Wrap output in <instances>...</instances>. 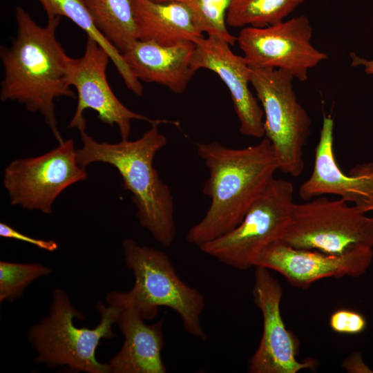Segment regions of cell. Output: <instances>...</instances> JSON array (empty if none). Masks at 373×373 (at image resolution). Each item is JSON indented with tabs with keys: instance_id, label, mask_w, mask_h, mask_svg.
<instances>
[{
	"instance_id": "obj_1",
	"label": "cell",
	"mask_w": 373,
	"mask_h": 373,
	"mask_svg": "<svg viewBox=\"0 0 373 373\" xmlns=\"http://www.w3.org/2000/svg\"><path fill=\"white\" fill-rule=\"evenodd\" d=\"M17 35L12 45L1 47L4 70L0 99L17 101L30 112L43 117L59 144L62 139L57 127L55 102L61 97L75 98L68 80V56L57 40L61 17H48L39 25L22 7L15 10Z\"/></svg>"
},
{
	"instance_id": "obj_2",
	"label": "cell",
	"mask_w": 373,
	"mask_h": 373,
	"mask_svg": "<svg viewBox=\"0 0 373 373\" xmlns=\"http://www.w3.org/2000/svg\"><path fill=\"white\" fill-rule=\"evenodd\" d=\"M197 154L209 171L202 193L210 205L204 217L187 232L186 240L198 247L233 229L279 170L270 141L230 148L218 142L196 144Z\"/></svg>"
},
{
	"instance_id": "obj_3",
	"label": "cell",
	"mask_w": 373,
	"mask_h": 373,
	"mask_svg": "<svg viewBox=\"0 0 373 373\" xmlns=\"http://www.w3.org/2000/svg\"><path fill=\"white\" fill-rule=\"evenodd\" d=\"M160 124H152L137 140L117 143L99 142L86 130L79 131L83 145L76 151V158L84 168L97 162L114 166L124 189L132 193L140 226L162 246L169 247L176 233L173 198L153 165L155 155L167 144V138L159 131Z\"/></svg>"
},
{
	"instance_id": "obj_4",
	"label": "cell",
	"mask_w": 373,
	"mask_h": 373,
	"mask_svg": "<svg viewBox=\"0 0 373 373\" xmlns=\"http://www.w3.org/2000/svg\"><path fill=\"white\" fill-rule=\"evenodd\" d=\"M122 247L126 265L133 273L134 285L127 292H109L107 303L131 306L145 320L154 318L159 307H168L179 315L187 333L205 341L200 318L204 296L180 278L169 255L131 238L123 241Z\"/></svg>"
},
{
	"instance_id": "obj_5",
	"label": "cell",
	"mask_w": 373,
	"mask_h": 373,
	"mask_svg": "<svg viewBox=\"0 0 373 373\" xmlns=\"http://www.w3.org/2000/svg\"><path fill=\"white\" fill-rule=\"evenodd\" d=\"M99 323L93 329L77 327L73 319L86 317L71 303L68 294L54 289L50 313L28 331V338L37 352L35 361L50 367L67 366L75 372L110 373L108 363H101L95 351L102 339L116 336L112 326L117 323L119 307L99 302Z\"/></svg>"
},
{
	"instance_id": "obj_6",
	"label": "cell",
	"mask_w": 373,
	"mask_h": 373,
	"mask_svg": "<svg viewBox=\"0 0 373 373\" xmlns=\"http://www.w3.org/2000/svg\"><path fill=\"white\" fill-rule=\"evenodd\" d=\"M294 193L290 181L274 177L236 227L200 250L238 270L254 267L266 247L283 238L292 218Z\"/></svg>"
},
{
	"instance_id": "obj_7",
	"label": "cell",
	"mask_w": 373,
	"mask_h": 373,
	"mask_svg": "<svg viewBox=\"0 0 373 373\" xmlns=\"http://www.w3.org/2000/svg\"><path fill=\"white\" fill-rule=\"evenodd\" d=\"M294 79L283 70L251 67V85L264 113L265 137L273 146L279 170L296 178L305 169L303 149L312 121L298 101Z\"/></svg>"
},
{
	"instance_id": "obj_8",
	"label": "cell",
	"mask_w": 373,
	"mask_h": 373,
	"mask_svg": "<svg viewBox=\"0 0 373 373\" xmlns=\"http://www.w3.org/2000/svg\"><path fill=\"white\" fill-rule=\"evenodd\" d=\"M294 204L291 222L282 239L298 249L343 254L373 248V216L341 198L323 195Z\"/></svg>"
},
{
	"instance_id": "obj_9",
	"label": "cell",
	"mask_w": 373,
	"mask_h": 373,
	"mask_svg": "<svg viewBox=\"0 0 373 373\" xmlns=\"http://www.w3.org/2000/svg\"><path fill=\"white\" fill-rule=\"evenodd\" d=\"M76 151L69 139L44 154L9 163L4 169L3 184L11 204L52 213L57 197L88 178L86 168L77 161Z\"/></svg>"
},
{
	"instance_id": "obj_10",
	"label": "cell",
	"mask_w": 373,
	"mask_h": 373,
	"mask_svg": "<svg viewBox=\"0 0 373 373\" xmlns=\"http://www.w3.org/2000/svg\"><path fill=\"white\" fill-rule=\"evenodd\" d=\"M312 33L309 18L302 15L265 27H244L236 42L250 67L283 70L305 82L309 70L327 59L312 45Z\"/></svg>"
},
{
	"instance_id": "obj_11",
	"label": "cell",
	"mask_w": 373,
	"mask_h": 373,
	"mask_svg": "<svg viewBox=\"0 0 373 373\" xmlns=\"http://www.w3.org/2000/svg\"><path fill=\"white\" fill-rule=\"evenodd\" d=\"M110 57L106 51L93 39L87 37L84 54L77 58L70 57L68 80L74 86L77 97L76 111L69 124L79 131L86 130L84 112L92 109L98 118L109 126L116 125L122 140H127L131 132V122L135 119L153 123H173L166 119H153L135 113L125 106L112 90L106 77Z\"/></svg>"
},
{
	"instance_id": "obj_12",
	"label": "cell",
	"mask_w": 373,
	"mask_h": 373,
	"mask_svg": "<svg viewBox=\"0 0 373 373\" xmlns=\"http://www.w3.org/2000/svg\"><path fill=\"white\" fill-rule=\"evenodd\" d=\"M252 295L263 325L259 345L249 362V372L296 373L313 369L314 360L297 359L298 341L287 329L281 315L283 289L269 269L256 267Z\"/></svg>"
},
{
	"instance_id": "obj_13",
	"label": "cell",
	"mask_w": 373,
	"mask_h": 373,
	"mask_svg": "<svg viewBox=\"0 0 373 373\" xmlns=\"http://www.w3.org/2000/svg\"><path fill=\"white\" fill-rule=\"evenodd\" d=\"M373 259V248L361 247L343 254L292 247L282 240L266 247L254 267L274 270L294 287L308 289L327 278L358 277L365 273Z\"/></svg>"
},
{
	"instance_id": "obj_14",
	"label": "cell",
	"mask_w": 373,
	"mask_h": 373,
	"mask_svg": "<svg viewBox=\"0 0 373 373\" xmlns=\"http://www.w3.org/2000/svg\"><path fill=\"white\" fill-rule=\"evenodd\" d=\"M231 46L215 35L203 37L195 44L191 68L195 72L204 68L217 74L230 93L240 133L247 137H263V110L249 88L251 67L243 56L232 51Z\"/></svg>"
},
{
	"instance_id": "obj_15",
	"label": "cell",
	"mask_w": 373,
	"mask_h": 373,
	"mask_svg": "<svg viewBox=\"0 0 373 373\" xmlns=\"http://www.w3.org/2000/svg\"><path fill=\"white\" fill-rule=\"evenodd\" d=\"M334 121L324 115L312 173L299 188L303 200L336 195L364 213L373 211V162L356 164L349 173L339 167L334 152Z\"/></svg>"
},
{
	"instance_id": "obj_16",
	"label": "cell",
	"mask_w": 373,
	"mask_h": 373,
	"mask_svg": "<svg viewBox=\"0 0 373 373\" xmlns=\"http://www.w3.org/2000/svg\"><path fill=\"white\" fill-rule=\"evenodd\" d=\"M195 44L184 41L164 46L138 39L122 55L140 82L159 84L181 94L195 73L191 65Z\"/></svg>"
},
{
	"instance_id": "obj_17",
	"label": "cell",
	"mask_w": 373,
	"mask_h": 373,
	"mask_svg": "<svg viewBox=\"0 0 373 373\" xmlns=\"http://www.w3.org/2000/svg\"><path fill=\"white\" fill-rule=\"evenodd\" d=\"M120 308L117 324L124 336L120 350L108 364L110 373H166L161 352L164 346L163 320L147 325L133 307Z\"/></svg>"
},
{
	"instance_id": "obj_18",
	"label": "cell",
	"mask_w": 373,
	"mask_h": 373,
	"mask_svg": "<svg viewBox=\"0 0 373 373\" xmlns=\"http://www.w3.org/2000/svg\"><path fill=\"white\" fill-rule=\"evenodd\" d=\"M137 39L164 46L194 44L204 37L192 12L175 1L131 0Z\"/></svg>"
},
{
	"instance_id": "obj_19",
	"label": "cell",
	"mask_w": 373,
	"mask_h": 373,
	"mask_svg": "<svg viewBox=\"0 0 373 373\" xmlns=\"http://www.w3.org/2000/svg\"><path fill=\"white\" fill-rule=\"evenodd\" d=\"M47 17H65L84 30L87 37L95 40L108 53L125 86L141 97L143 87L125 62L122 54L98 30L82 0H37Z\"/></svg>"
},
{
	"instance_id": "obj_20",
	"label": "cell",
	"mask_w": 373,
	"mask_h": 373,
	"mask_svg": "<svg viewBox=\"0 0 373 373\" xmlns=\"http://www.w3.org/2000/svg\"><path fill=\"white\" fill-rule=\"evenodd\" d=\"M98 30L122 54L137 40L131 0H82Z\"/></svg>"
},
{
	"instance_id": "obj_21",
	"label": "cell",
	"mask_w": 373,
	"mask_h": 373,
	"mask_svg": "<svg viewBox=\"0 0 373 373\" xmlns=\"http://www.w3.org/2000/svg\"><path fill=\"white\" fill-rule=\"evenodd\" d=\"M307 0H233L227 24L233 28L265 27L280 23Z\"/></svg>"
},
{
	"instance_id": "obj_22",
	"label": "cell",
	"mask_w": 373,
	"mask_h": 373,
	"mask_svg": "<svg viewBox=\"0 0 373 373\" xmlns=\"http://www.w3.org/2000/svg\"><path fill=\"white\" fill-rule=\"evenodd\" d=\"M157 2L175 1L185 5L193 14L204 34L219 37L231 46L237 37L227 26V15L233 0H152Z\"/></svg>"
},
{
	"instance_id": "obj_23",
	"label": "cell",
	"mask_w": 373,
	"mask_h": 373,
	"mask_svg": "<svg viewBox=\"0 0 373 373\" xmlns=\"http://www.w3.org/2000/svg\"><path fill=\"white\" fill-rule=\"evenodd\" d=\"M50 267L38 263L0 262V302L19 298L24 289L35 280L48 276Z\"/></svg>"
},
{
	"instance_id": "obj_24",
	"label": "cell",
	"mask_w": 373,
	"mask_h": 373,
	"mask_svg": "<svg viewBox=\"0 0 373 373\" xmlns=\"http://www.w3.org/2000/svg\"><path fill=\"white\" fill-rule=\"evenodd\" d=\"M329 324L332 330L336 333L358 334L365 330L367 321L361 314L356 311L339 309L331 314Z\"/></svg>"
},
{
	"instance_id": "obj_25",
	"label": "cell",
	"mask_w": 373,
	"mask_h": 373,
	"mask_svg": "<svg viewBox=\"0 0 373 373\" xmlns=\"http://www.w3.org/2000/svg\"><path fill=\"white\" fill-rule=\"evenodd\" d=\"M0 236L26 242L41 249L50 252L57 250L58 248L57 243L54 240H46L30 237L16 230L5 222L0 223Z\"/></svg>"
},
{
	"instance_id": "obj_26",
	"label": "cell",
	"mask_w": 373,
	"mask_h": 373,
	"mask_svg": "<svg viewBox=\"0 0 373 373\" xmlns=\"http://www.w3.org/2000/svg\"><path fill=\"white\" fill-rule=\"evenodd\" d=\"M343 367L348 372H372L358 353H354L348 357L343 362Z\"/></svg>"
},
{
	"instance_id": "obj_27",
	"label": "cell",
	"mask_w": 373,
	"mask_h": 373,
	"mask_svg": "<svg viewBox=\"0 0 373 373\" xmlns=\"http://www.w3.org/2000/svg\"><path fill=\"white\" fill-rule=\"evenodd\" d=\"M351 65L353 67L362 66L366 75H373V59H367L357 55L354 52L350 53Z\"/></svg>"
}]
</instances>
